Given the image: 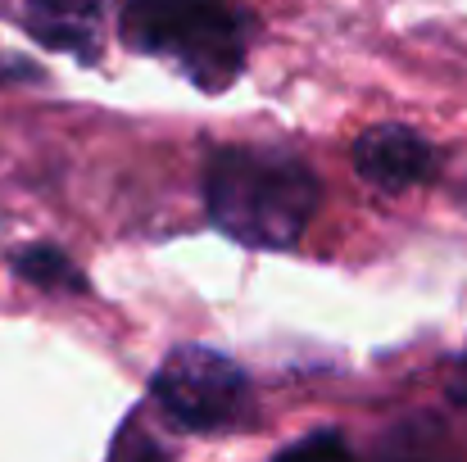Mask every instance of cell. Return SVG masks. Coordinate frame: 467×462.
I'll list each match as a JSON object with an SVG mask.
<instances>
[{
	"mask_svg": "<svg viewBox=\"0 0 467 462\" xmlns=\"http://www.w3.org/2000/svg\"><path fill=\"white\" fill-rule=\"evenodd\" d=\"M354 168L377 190H409L436 172V150L413 128L386 123V128H368L354 141Z\"/></svg>",
	"mask_w": 467,
	"mask_h": 462,
	"instance_id": "4",
	"label": "cell"
},
{
	"mask_svg": "<svg viewBox=\"0 0 467 462\" xmlns=\"http://www.w3.org/2000/svg\"><path fill=\"white\" fill-rule=\"evenodd\" d=\"M273 462H354V454H349V445L336 431H317V436L296 440L291 449H282Z\"/></svg>",
	"mask_w": 467,
	"mask_h": 462,
	"instance_id": "7",
	"label": "cell"
},
{
	"mask_svg": "<svg viewBox=\"0 0 467 462\" xmlns=\"http://www.w3.org/2000/svg\"><path fill=\"white\" fill-rule=\"evenodd\" d=\"M105 14H109V0H23L27 32L41 46L68 50L78 59H96Z\"/></svg>",
	"mask_w": 467,
	"mask_h": 462,
	"instance_id": "5",
	"label": "cell"
},
{
	"mask_svg": "<svg viewBox=\"0 0 467 462\" xmlns=\"http://www.w3.org/2000/svg\"><path fill=\"white\" fill-rule=\"evenodd\" d=\"M123 36L132 50L182 68L195 87L223 91L245 68L250 18L236 0H128Z\"/></svg>",
	"mask_w": 467,
	"mask_h": 462,
	"instance_id": "2",
	"label": "cell"
},
{
	"mask_svg": "<svg viewBox=\"0 0 467 462\" xmlns=\"http://www.w3.org/2000/svg\"><path fill=\"white\" fill-rule=\"evenodd\" d=\"M450 395H454L459 404H467V354L454 363V372H450Z\"/></svg>",
	"mask_w": 467,
	"mask_h": 462,
	"instance_id": "9",
	"label": "cell"
},
{
	"mask_svg": "<svg viewBox=\"0 0 467 462\" xmlns=\"http://www.w3.org/2000/svg\"><path fill=\"white\" fill-rule=\"evenodd\" d=\"M14 272H18L23 282H32V286H68V291L82 286V272H78L59 250H50V245H36V250L18 254V259H14Z\"/></svg>",
	"mask_w": 467,
	"mask_h": 462,
	"instance_id": "6",
	"label": "cell"
},
{
	"mask_svg": "<svg viewBox=\"0 0 467 462\" xmlns=\"http://www.w3.org/2000/svg\"><path fill=\"white\" fill-rule=\"evenodd\" d=\"M155 404L186 431H223L245 417L250 381L213 349H177L155 372Z\"/></svg>",
	"mask_w": 467,
	"mask_h": 462,
	"instance_id": "3",
	"label": "cell"
},
{
	"mask_svg": "<svg viewBox=\"0 0 467 462\" xmlns=\"http://www.w3.org/2000/svg\"><path fill=\"white\" fill-rule=\"evenodd\" d=\"M204 200L218 231L254 250H286L317 213V177L273 146H227L204 168Z\"/></svg>",
	"mask_w": 467,
	"mask_h": 462,
	"instance_id": "1",
	"label": "cell"
},
{
	"mask_svg": "<svg viewBox=\"0 0 467 462\" xmlns=\"http://www.w3.org/2000/svg\"><path fill=\"white\" fill-rule=\"evenodd\" d=\"M109 462H172V458L159 449L141 426H123L119 440H114V449H109Z\"/></svg>",
	"mask_w": 467,
	"mask_h": 462,
	"instance_id": "8",
	"label": "cell"
}]
</instances>
